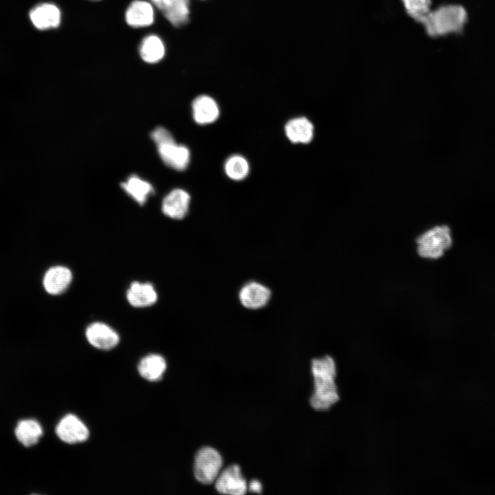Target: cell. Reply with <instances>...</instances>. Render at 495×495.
Segmentation results:
<instances>
[{"instance_id":"2","label":"cell","mask_w":495,"mask_h":495,"mask_svg":"<svg viewBox=\"0 0 495 495\" xmlns=\"http://www.w3.org/2000/svg\"><path fill=\"white\" fill-rule=\"evenodd\" d=\"M468 19L465 9L460 5L448 4L430 10L420 23L432 38L461 33Z\"/></svg>"},{"instance_id":"13","label":"cell","mask_w":495,"mask_h":495,"mask_svg":"<svg viewBox=\"0 0 495 495\" xmlns=\"http://www.w3.org/2000/svg\"><path fill=\"white\" fill-rule=\"evenodd\" d=\"M71 270L62 265H56L48 269L45 273L43 284L45 291L51 295L63 293L72 281Z\"/></svg>"},{"instance_id":"19","label":"cell","mask_w":495,"mask_h":495,"mask_svg":"<svg viewBox=\"0 0 495 495\" xmlns=\"http://www.w3.org/2000/svg\"><path fill=\"white\" fill-rule=\"evenodd\" d=\"M14 434L21 444L25 447H30L38 442L43 435V428L34 419H23L18 422Z\"/></svg>"},{"instance_id":"9","label":"cell","mask_w":495,"mask_h":495,"mask_svg":"<svg viewBox=\"0 0 495 495\" xmlns=\"http://www.w3.org/2000/svg\"><path fill=\"white\" fill-rule=\"evenodd\" d=\"M85 336L90 344L102 350L111 349L120 340L118 334L113 329L100 322L90 324L86 329Z\"/></svg>"},{"instance_id":"14","label":"cell","mask_w":495,"mask_h":495,"mask_svg":"<svg viewBox=\"0 0 495 495\" xmlns=\"http://www.w3.org/2000/svg\"><path fill=\"white\" fill-rule=\"evenodd\" d=\"M155 19V12L151 3L144 0H135L127 8L125 13L126 23L133 28L151 25Z\"/></svg>"},{"instance_id":"11","label":"cell","mask_w":495,"mask_h":495,"mask_svg":"<svg viewBox=\"0 0 495 495\" xmlns=\"http://www.w3.org/2000/svg\"><path fill=\"white\" fill-rule=\"evenodd\" d=\"M174 26L185 24L189 18V0H150Z\"/></svg>"},{"instance_id":"15","label":"cell","mask_w":495,"mask_h":495,"mask_svg":"<svg viewBox=\"0 0 495 495\" xmlns=\"http://www.w3.org/2000/svg\"><path fill=\"white\" fill-rule=\"evenodd\" d=\"M195 121L201 125L215 122L219 116V108L216 101L209 96H197L192 103Z\"/></svg>"},{"instance_id":"20","label":"cell","mask_w":495,"mask_h":495,"mask_svg":"<svg viewBox=\"0 0 495 495\" xmlns=\"http://www.w3.org/2000/svg\"><path fill=\"white\" fill-rule=\"evenodd\" d=\"M122 188L137 203L143 205L153 192V186L137 175H131L121 184Z\"/></svg>"},{"instance_id":"12","label":"cell","mask_w":495,"mask_h":495,"mask_svg":"<svg viewBox=\"0 0 495 495\" xmlns=\"http://www.w3.org/2000/svg\"><path fill=\"white\" fill-rule=\"evenodd\" d=\"M190 197L183 189L171 190L163 199L162 211L164 215L173 219H182L188 213Z\"/></svg>"},{"instance_id":"3","label":"cell","mask_w":495,"mask_h":495,"mask_svg":"<svg viewBox=\"0 0 495 495\" xmlns=\"http://www.w3.org/2000/svg\"><path fill=\"white\" fill-rule=\"evenodd\" d=\"M416 244L419 256L433 260L440 258L452 246L451 230L446 225L434 226L420 234Z\"/></svg>"},{"instance_id":"18","label":"cell","mask_w":495,"mask_h":495,"mask_svg":"<svg viewBox=\"0 0 495 495\" xmlns=\"http://www.w3.org/2000/svg\"><path fill=\"white\" fill-rule=\"evenodd\" d=\"M166 368L164 358L158 354L143 358L138 364V371L144 379L154 382L160 380Z\"/></svg>"},{"instance_id":"17","label":"cell","mask_w":495,"mask_h":495,"mask_svg":"<svg viewBox=\"0 0 495 495\" xmlns=\"http://www.w3.org/2000/svg\"><path fill=\"white\" fill-rule=\"evenodd\" d=\"M285 131L287 138L292 143L308 144L314 138V126L305 117H298L289 120L285 124Z\"/></svg>"},{"instance_id":"6","label":"cell","mask_w":495,"mask_h":495,"mask_svg":"<svg viewBox=\"0 0 495 495\" xmlns=\"http://www.w3.org/2000/svg\"><path fill=\"white\" fill-rule=\"evenodd\" d=\"M215 488L221 494L241 495L246 493L248 484L240 467L231 465L221 471L215 480Z\"/></svg>"},{"instance_id":"21","label":"cell","mask_w":495,"mask_h":495,"mask_svg":"<svg viewBox=\"0 0 495 495\" xmlns=\"http://www.w3.org/2000/svg\"><path fill=\"white\" fill-rule=\"evenodd\" d=\"M164 45L160 37L151 34L143 38L140 45V55L148 63H155L164 56Z\"/></svg>"},{"instance_id":"4","label":"cell","mask_w":495,"mask_h":495,"mask_svg":"<svg viewBox=\"0 0 495 495\" xmlns=\"http://www.w3.org/2000/svg\"><path fill=\"white\" fill-rule=\"evenodd\" d=\"M223 465L219 452L210 447H204L196 454L194 463L195 478L201 483L209 485L215 481Z\"/></svg>"},{"instance_id":"25","label":"cell","mask_w":495,"mask_h":495,"mask_svg":"<svg viewBox=\"0 0 495 495\" xmlns=\"http://www.w3.org/2000/svg\"><path fill=\"white\" fill-rule=\"evenodd\" d=\"M89 1H100V0H89Z\"/></svg>"},{"instance_id":"16","label":"cell","mask_w":495,"mask_h":495,"mask_svg":"<svg viewBox=\"0 0 495 495\" xmlns=\"http://www.w3.org/2000/svg\"><path fill=\"white\" fill-rule=\"evenodd\" d=\"M126 299L134 307H146L156 302L157 294L151 283L134 281L126 291Z\"/></svg>"},{"instance_id":"23","label":"cell","mask_w":495,"mask_h":495,"mask_svg":"<svg viewBox=\"0 0 495 495\" xmlns=\"http://www.w3.org/2000/svg\"><path fill=\"white\" fill-rule=\"evenodd\" d=\"M401 1L406 14L419 23L431 10V0H401Z\"/></svg>"},{"instance_id":"8","label":"cell","mask_w":495,"mask_h":495,"mask_svg":"<svg viewBox=\"0 0 495 495\" xmlns=\"http://www.w3.org/2000/svg\"><path fill=\"white\" fill-rule=\"evenodd\" d=\"M56 433L60 440L69 444L86 441L89 434L87 426L72 414L61 419L56 426Z\"/></svg>"},{"instance_id":"5","label":"cell","mask_w":495,"mask_h":495,"mask_svg":"<svg viewBox=\"0 0 495 495\" xmlns=\"http://www.w3.org/2000/svg\"><path fill=\"white\" fill-rule=\"evenodd\" d=\"M157 148L163 162L169 167L177 170H185L190 162L189 149L184 145L176 143L173 136L156 144Z\"/></svg>"},{"instance_id":"1","label":"cell","mask_w":495,"mask_h":495,"mask_svg":"<svg viewBox=\"0 0 495 495\" xmlns=\"http://www.w3.org/2000/svg\"><path fill=\"white\" fill-rule=\"evenodd\" d=\"M311 372L314 392L310 398L311 406L317 410H328L339 399L334 360L329 355L313 359Z\"/></svg>"},{"instance_id":"22","label":"cell","mask_w":495,"mask_h":495,"mask_svg":"<svg viewBox=\"0 0 495 495\" xmlns=\"http://www.w3.org/2000/svg\"><path fill=\"white\" fill-rule=\"evenodd\" d=\"M249 169L246 159L236 154L228 157L224 164L226 174L229 178L235 181H241L245 178L248 175Z\"/></svg>"},{"instance_id":"24","label":"cell","mask_w":495,"mask_h":495,"mask_svg":"<svg viewBox=\"0 0 495 495\" xmlns=\"http://www.w3.org/2000/svg\"><path fill=\"white\" fill-rule=\"evenodd\" d=\"M248 490L252 492L261 493L262 490V485L259 481L252 480L248 485Z\"/></svg>"},{"instance_id":"10","label":"cell","mask_w":495,"mask_h":495,"mask_svg":"<svg viewBox=\"0 0 495 495\" xmlns=\"http://www.w3.org/2000/svg\"><path fill=\"white\" fill-rule=\"evenodd\" d=\"M29 16L34 26L40 30L56 28L59 26L61 14L59 8L50 3H42L31 9Z\"/></svg>"},{"instance_id":"7","label":"cell","mask_w":495,"mask_h":495,"mask_svg":"<svg viewBox=\"0 0 495 495\" xmlns=\"http://www.w3.org/2000/svg\"><path fill=\"white\" fill-rule=\"evenodd\" d=\"M272 292L266 285L257 282L249 281L243 285L239 292L241 304L249 309H258L264 307L270 301Z\"/></svg>"}]
</instances>
